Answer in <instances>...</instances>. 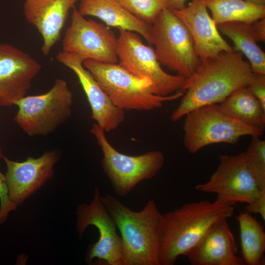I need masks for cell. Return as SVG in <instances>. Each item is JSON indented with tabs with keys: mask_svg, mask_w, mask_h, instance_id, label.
Instances as JSON below:
<instances>
[{
	"mask_svg": "<svg viewBox=\"0 0 265 265\" xmlns=\"http://www.w3.org/2000/svg\"><path fill=\"white\" fill-rule=\"evenodd\" d=\"M249 63L239 52H223L202 61L195 72L186 79L178 106L170 118L176 122L200 106L222 102L235 91L247 87L254 77Z\"/></svg>",
	"mask_w": 265,
	"mask_h": 265,
	"instance_id": "obj_1",
	"label": "cell"
},
{
	"mask_svg": "<svg viewBox=\"0 0 265 265\" xmlns=\"http://www.w3.org/2000/svg\"><path fill=\"white\" fill-rule=\"evenodd\" d=\"M233 206L216 199L184 204L162 215L159 240L160 265H173L178 258L186 256L215 223L228 219Z\"/></svg>",
	"mask_w": 265,
	"mask_h": 265,
	"instance_id": "obj_2",
	"label": "cell"
},
{
	"mask_svg": "<svg viewBox=\"0 0 265 265\" xmlns=\"http://www.w3.org/2000/svg\"><path fill=\"white\" fill-rule=\"evenodd\" d=\"M121 234L123 265H160L159 240L162 214L149 200L142 210L134 212L116 197L101 196Z\"/></svg>",
	"mask_w": 265,
	"mask_h": 265,
	"instance_id": "obj_3",
	"label": "cell"
},
{
	"mask_svg": "<svg viewBox=\"0 0 265 265\" xmlns=\"http://www.w3.org/2000/svg\"><path fill=\"white\" fill-rule=\"evenodd\" d=\"M83 65L112 103L125 111L157 109L164 102L176 100L184 95L182 91L167 96L155 95L148 79L136 76L117 63L86 60Z\"/></svg>",
	"mask_w": 265,
	"mask_h": 265,
	"instance_id": "obj_4",
	"label": "cell"
},
{
	"mask_svg": "<svg viewBox=\"0 0 265 265\" xmlns=\"http://www.w3.org/2000/svg\"><path fill=\"white\" fill-rule=\"evenodd\" d=\"M185 116L183 143L191 154L209 145H235L242 136L260 137L264 133V130L246 125L226 115L216 104L200 106Z\"/></svg>",
	"mask_w": 265,
	"mask_h": 265,
	"instance_id": "obj_5",
	"label": "cell"
},
{
	"mask_svg": "<svg viewBox=\"0 0 265 265\" xmlns=\"http://www.w3.org/2000/svg\"><path fill=\"white\" fill-rule=\"evenodd\" d=\"M73 102L67 82L57 79L48 92L26 96L16 102L18 110L14 120L29 136L46 135L70 117Z\"/></svg>",
	"mask_w": 265,
	"mask_h": 265,
	"instance_id": "obj_6",
	"label": "cell"
},
{
	"mask_svg": "<svg viewBox=\"0 0 265 265\" xmlns=\"http://www.w3.org/2000/svg\"><path fill=\"white\" fill-rule=\"evenodd\" d=\"M151 42L160 64L186 79L190 78L202 63L188 29L167 8L158 14L152 24Z\"/></svg>",
	"mask_w": 265,
	"mask_h": 265,
	"instance_id": "obj_7",
	"label": "cell"
},
{
	"mask_svg": "<svg viewBox=\"0 0 265 265\" xmlns=\"http://www.w3.org/2000/svg\"><path fill=\"white\" fill-rule=\"evenodd\" d=\"M91 132L103 153V168L118 196H126L140 182L154 177L164 164V156L159 151L138 156L124 154L111 145L106 136V132L97 124L92 126Z\"/></svg>",
	"mask_w": 265,
	"mask_h": 265,
	"instance_id": "obj_8",
	"label": "cell"
},
{
	"mask_svg": "<svg viewBox=\"0 0 265 265\" xmlns=\"http://www.w3.org/2000/svg\"><path fill=\"white\" fill-rule=\"evenodd\" d=\"M118 30L116 53L120 65L136 76L148 79L155 95L167 96L183 90L186 78L165 72L154 49L144 44L137 33L120 28Z\"/></svg>",
	"mask_w": 265,
	"mask_h": 265,
	"instance_id": "obj_9",
	"label": "cell"
},
{
	"mask_svg": "<svg viewBox=\"0 0 265 265\" xmlns=\"http://www.w3.org/2000/svg\"><path fill=\"white\" fill-rule=\"evenodd\" d=\"M77 216V230L80 237L90 225L96 227L99 233L98 240L88 248L86 263L91 265L93 259H97L108 265H123L122 239L117 233L115 221L101 199L98 188H95L93 199L89 204L78 206Z\"/></svg>",
	"mask_w": 265,
	"mask_h": 265,
	"instance_id": "obj_10",
	"label": "cell"
},
{
	"mask_svg": "<svg viewBox=\"0 0 265 265\" xmlns=\"http://www.w3.org/2000/svg\"><path fill=\"white\" fill-rule=\"evenodd\" d=\"M71 23L62 42V51L74 53L84 61L92 60L116 63L117 37L107 26L91 19L86 20L75 7Z\"/></svg>",
	"mask_w": 265,
	"mask_h": 265,
	"instance_id": "obj_11",
	"label": "cell"
},
{
	"mask_svg": "<svg viewBox=\"0 0 265 265\" xmlns=\"http://www.w3.org/2000/svg\"><path fill=\"white\" fill-rule=\"evenodd\" d=\"M220 162L209 180L198 184L195 189L214 193L217 199L233 206L237 203L249 204L261 189L246 166L244 153L236 155H221Z\"/></svg>",
	"mask_w": 265,
	"mask_h": 265,
	"instance_id": "obj_12",
	"label": "cell"
},
{
	"mask_svg": "<svg viewBox=\"0 0 265 265\" xmlns=\"http://www.w3.org/2000/svg\"><path fill=\"white\" fill-rule=\"evenodd\" d=\"M41 68L28 53L0 43V106H11L25 97Z\"/></svg>",
	"mask_w": 265,
	"mask_h": 265,
	"instance_id": "obj_13",
	"label": "cell"
},
{
	"mask_svg": "<svg viewBox=\"0 0 265 265\" xmlns=\"http://www.w3.org/2000/svg\"><path fill=\"white\" fill-rule=\"evenodd\" d=\"M3 159L7 167L4 176L8 197L18 206L53 177L59 154L49 151L38 158L28 157L22 162Z\"/></svg>",
	"mask_w": 265,
	"mask_h": 265,
	"instance_id": "obj_14",
	"label": "cell"
},
{
	"mask_svg": "<svg viewBox=\"0 0 265 265\" xmlns=\"http://www.w3.org/2000/svg\"><path fill=\"white\" fill-rule=\"evenodd\" d=\"M58 62L72 70L78 78L91 109V118L106 132L117 129L125 119V111L116 106L83 66L79 55L61 51L56 56Z\"/></svg>",
	"mask_w": 265,
	"mask_h": 265,
	"instance_id": "obj_15",
	"label": "cell"
},
{
	"mask_svg": "<svg viewBox=\"0 0 265 265\" xmlns=\"http://www.w3.org/2000/svg\"><path fill=\"white\" fill-rule=\"evenodd\" d=\"M172 11L188 29L202 61L234 51L220 34L208 13L206 0H192L188 6Z\"/></svg>",
	"mask_w": 265,
	"mask_h": 265,
	"instance_id": "obj_16",
	"label": "cell"
},
{
	"mask_svg": "<svg viewBox=\"0 0 265 265\" xmlns=\"http://www.w3.org/2000/svg\"><path fill=\"white\" fill-rule=\"evenodd\" d=\"M79 0H26L24 14L43 38L42 53L48 55L59 41L71 9Z\"/></svg>",
	"mask_w": 265,
	"mask_h": 265,
	"instance_id": "obj_17",
	"label": "cell"
},
{
	"mask_svg": "<svg viewBox=\"0 0 265 265\" xmlns=\"http://www.w3.org/2000/svg\"><path fill=\"white\" fill-rule=\"evenodd\" d=\"M214 224L186 256L192 265H243L238 246L227 221Z\"/></svg>",
	"mask_w": 265,
	"mask_h": 265,
	"instance_id": "obj_18",
	"label": "cell"
},
{
	"mask_svg": "<svg viewBox=\"0 0 265 265\" xmlns=\"http://www.w3.org/2000/svg\"><path fill=\"white\" fill-rule=\"evenodd\" d=\"M78 10L83 16L97 17L108 26L134 32L152 45V25L136 17L117 0H79Z\"/></svg>",
	"mask_w": 265,
	"mask_h": 265,
	"instance_id": "obj_19",
	"label": "cell"
},
{
	"mask_svg": "<svg viewBox=\"0 0 265 265\" xmlns=\"http://www.w3.org/2000/svg\"><path fill=\"white\" fill-rule=\"evenodd\" d=\"M216 26L218 30L232 41L235 49L247 57L253 72L265 75V53L257 44L251 24L234 21Z\"/></svg>",
	"mask_w": 265,
	"mask_h": 265,
	"instance_id": "obj_20",
	"label": "cell"
},
{
	"mask_svg": "<svg viewBox=\"0 0 265 265\" xmlns=\"http://www.w3.org/2000/svg\"><path fill=\"white\" fill-rule=\"evenodd\" d=\"M218 107L226 115L246 125L265 129V108L246 87L234 92Z\"/></svg>",
	"mask_w": 265,
	"mask_h": 265,
	"instance_id": "obj_21",
	"label": "cell"
},
{
	"mask_svg": "<svg viewBox=\"0 0 265 265\" xmlns=\"http://www.w3.org/2000/svg\"><path fill=\"white\" fill-rule=\"evenodd\" d=\"M239 228L242 259L248 265H260L265 252V232L261 223L247 212L237 217Z\"/></svg>",
	"mask_w": 265,
	"mask_h": 265,
	"instance_id": "obj_22",
	"label": "cell"
},
{
	"mask_svg": "<svg viewBox=\"0 0 265 265\" xmlns=\"http://www.w3.org/2000/svg\"><path fill=\"white\" fill-rule=\"evenodd\" d=\"M206 3L216 25L234 21L251 24L265 18V5L244 0H206Z\"/></svg>",
	"mask_w": 265,
	"mask_h": 265,
	"instance_id": "obj_23",
	"label": "cell"
},
{
	"mask_svg": "<svg viewBox=\"0 0 265 265\" xmlns=\"http://www.w3.org/2000/svg\"><path fill=\"white\" fill-rule=\"evenodd\" d=\"M247 168L260 189H265V141L252 137L244 152Z\"/></svg>",
	"mask_w": 265,
	"mask_h": 265,
	"instance_id": "obj_24",
	"label": "cell"
},
{
	"mask_svg": "<svg viewBox=\"0 0 265 265\" xmlns=\"http://www.w3.org/2000/svg\"><path fill=\"white\" fill-rule=\"evenodd\" d=\"M131 13L152 25L158 14L166 8V0H117Z\"/></svg>",
	"mask_w": 265,
	"mask_h": 265,
	"instance_id": "obj_25",
	"label": "cell"
},
{
	"mask_svg": "<svg viewBox=\"0 0 265 265\" xmlns=\"http://www.w3.org/2000/svg\"><path fill=\"white\" fill-rule=\"evenodd\" d=\"M17 208L9 198L5 176L0 172V225L6 220L9 213Z\"/></svg>",
	"mask_w": 265,
	"mask_h": 265,
	"instance_id": "obj_26",
	"label": "cell"
},
{
	"mask_svg": "<svg viewBox=\"0 0 265 265\" xmlns=\"http://www.w3.org/2000/svg\"><path fill=\"white\" fill-rule=\"evenodd\" d=\"M246 87L265 108V75L255 74L253 79Z\"/></svg>",
	"mask_w": 265,
	"mask_h": 265,
	"instance_id": "obj_27",
	"label": "cell"
},
{
	"mask_svg": "<svg viewBox=\"0 0 265 265\" xmlns=\"http://www.w3.org/2000/svg\"><path fill=\"white\" fill-rule=\"evenodd\" d=\"M246 212L259 214L265 220V189H261L255 200L246 206Z\"/></svg>",
	"mask_w": 265,
	"mask_h": 265,
	"instance_id": "obj_28",
	"label": "cell"
},
{
	"mask_svg": "<svg viewBox=\"0 0 265 265\" xmlns=\"http://www.w3.org/2000/svg\"><path fill=\"white\" fill-rule=\"evenodd\" d=\"M252 30L257 42H264L265 41V18L251 24Z\"/></svg>",
	"mask_w": 265,
	"mask_h": 265,
	"instance_id": "obj_29",
	"label": "cell"
},
{
	"mask_svg": "<svg viewBox=\"0 0 265 265\" xmlns=\"http://www.w3.org/2000/svg\"><path fill=\"white\" fill-rule=\"evenodd\" d=\"M187 0H166V8L171 10H177L184 8Z\"/></svg>",
	"mask_w": 265,
	"mask_h": 265,
	"instance_id": "obj_30",
	"label": "cell"
},
{
	"mask_svg": "<svg viewBox=\"0 0 265 265\" xmlns=\"http://www.w3.org/2000/svg\"><path fill=\"white\" fill-rule=\"evenodd\" d=\"M247 2L259 5H265V0H244Z\"/></svg>",
	"mask_w": 265,
	"mask_h": 265,
	"instance_id": "obj_31",
	"label": "cell"
},
{
	"mask_svg": "<svg viewBox=\"0 0 265 265\" xmlns=\"http://www.w3.org/2000/svg\"><path fill=\"white\" fill-rule=\"evenodd\" d=\"M3 157H4V156H3V154H2L1 149V148H0V158H3Z\"/></svg>",
	"mask_w": 265,
	"mask_h": 265,
	"instance_id": "obj_32",
	"label": "cell"
}]
</instances>
